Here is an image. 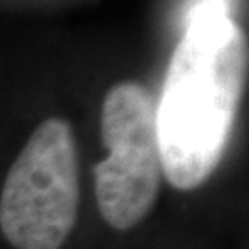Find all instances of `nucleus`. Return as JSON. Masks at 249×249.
<instances>
[{
	"label": "nucleus",
	"mask_w": 249,
	"mask_h": 249,
	"mask_svg": "<svg viewBox=\"0 0 249 249\" xmlns=\"http://www.w3.org/2000/svg\"><path fill=\"white\" fill-rule=\"evenodd\" d=\"M246 41L229 0H196L155 106L162 176L178 190L201 187L222 162L246 80Z\"/></svg>",
	"instance_id": "f257e3e1"
},
{
	"label": "nucleus",
	"mask_w": 249,
	"mask_h": 249,
	"mask_svg": "<svg viewBox=\"0 0 249 249\" xmlns=\"http://www.w3.org/2000/svg\"><path fill=\"white\" fill-rule=\"evenodd\" d=\"M80 207L78 146L71 124L37 125L11 164L0 196V229L15 249H59Z\"/></svg>",
	"instance_id": "f03ea898"
},
{
	"label": "nucleus",
	"mask_w": 249,
	"mask_h": 249,
	"mask_svg": "<svg viewBox=\"0 0 249 249\" xmlns=\"http://www.w3.org/2000/svg\"><path fill=\"white\" fill-rule=\"evenodd\" d=\"M102 141L109 150L94 166V190L102 218L118 231L150 214L162 178L155 104L137 81H120L102 106Z\"/></svg>",
	"instance_id": "7ed1b4c3"
}]
</instances>
